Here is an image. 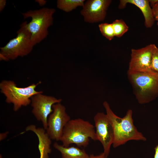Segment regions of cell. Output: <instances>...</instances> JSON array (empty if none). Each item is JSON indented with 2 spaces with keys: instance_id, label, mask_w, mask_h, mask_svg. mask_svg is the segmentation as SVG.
I'll list each match as a JSON object with an SVG mask.
<instances>
[{
  "instance_id": "25",
  "label": "cell",
  "mask_w": 158,
  "mask_h": 158,
  "mask_svg": "<svg viewBox=\"0 0 158 158\" xmlns=\"http://www.w3.org/2000/svg\"><path fill=\"white\" fill-rule=\"evenodd\" d=\"M157 25L158 26V21L157 22Z\"/></svg>"
},
{
  "instance_id": "19",
  "label": "cell",
  "mask_w": 158,
  "mask_h": 158,
  "mask_svg": "<svg viewBox=\"0 0 158 158\" xmlns=\"http://www.w3.org/2000/svg\"><path fill=\"white\" fill-rule=\"evenodd\" d=\"M155 20L158 21V0H150Z\"/></svg>"
},
{
  "instance_id": "17",
  "label": "cell",
  "mask_w": 158,
  "mask_h": 158,
  "mask_svg": "<svg viewBox=\"0 0 158 158\" xmlns=\"http://www.w3.org/2000/svg\"><path fill=\"white\" fill-rule=\"evenodd\" d=\"M98 27L102 35L109 40H112L115 37L114 33L111 23H101Z\"/></svg>"
},
{
  "instance_id": "16",
  "label": "cell",
  "mask_w": 158,
  "mask_h": 158,
  "mask_svg": "<svg viewBox=\"0 0 158 158\" xmlns=\"http://www.w3.org/2000/svg\"><path fill=\"white\" fill-rule=\"evenodd\" d=\"M115 37H120L128 30V27L122 19H116L111 23Z\"/></svg>"
},
{
  "instance_id": "12",
  "label": "cell",
  "mask_w": 158,
  "mask_h": 158,
  "mask_svg": "<svg viewBox=\"0 0 158 158\" xmlns=\"http://www.w3.org/2000/svg\"><path fill=\"white\" fill-rule=\"evenodd\" d=\"M26 131H31L37 135L38 140V149L40 153V158H49L51 152V139L46 130L43 128H37L34 125H30L26 127Z\"/></svg>"
},
{
  "instance_id": "24",
  "label": "cell",
  "mask_w": 158,
  "mask_h": 158,
  "mask_svg": "<svg viewBox=\"0 0 158 158\" xmlns=\"http://www.w3.org/2000/svg\"><path fill=\"white\" fill-rule=\"evenodd\" d=\"M155 153L154 158H158V145L155 148Z\"/></svg>"
},
{
  "instance_id": "7",
  "label": "cell",
  "mask_w": 158,
  "mask_h": 158,
  "mask_svg": "<svg viewBox=\"0 0 158 158\" xmlns=\"http://www.w3.org/2000/svg\"><path fill=\"white\" fill-rule=\"evenodd\" d=\"M47 120L46 133L51 140L60 141L64 127L71 119L65 107L61 103L54 104Z\"/></svg>"
},
{
  "instance_id": "14",
  "label": "cell",
  "mask_w": 158,
  "mask_h": 158,
  "mask_svg": "<svg viewBox=\"0 0 158 158\" xmlns=\"http://www.w3.org/2000/svg\"><path fill=\"white\" fill-rule=\"evenodd\" d=\"M54 148L61 154V158H90L84 149L74 146L65 147L56 142L53 144Z\"/></svg>"
},
{
  "instance_id": "13",
  "label": "cell",
  "mask_w": 158,
  "mask_h": 158,
  "mask_svg": "<svg viewBox=\"0 0 158 158\" xmlns=\"http://www.w3.org/2000/svg\"><path fill=\"white\" fill-rule=\"evenodd\" d=\"M128 3L135 5L140 9L144 18V24L146 27L149 28L152 27L155 20L149 0H121L118 8L121 9L124 8Z\"/></svg>"
},
{
  "instance_id": "11",
  "label": "cell",
  "mask_w": 158,
  "mask_h": 158,
  "mask_svg": "<svg viewBox=\"0 0 158 158\" xmlns=\"http://www.w3.org/2000/svg\"><path fill=\"white\" fill-rule=\"evenodd\" d=\"M111 0H88L85 3L80 13L85 21L94 23L103 21Z\"/></svg>"
},
{
  "instance_id": "1",
  "label": "cell",
  "mask_w": 158,
  "mask_h": 158,
  "mask_svg": "<svg viewBox=\"0 0 158 158\" xmlns=\"http://www.w3.org/2000/svg\"><path fill=\"white\" fill-rule=\"evenodd\" d=\"M103 104L112 125L114 136L112 144L114 148L124 144L130 140H146V138L138 130L134 124L131 109L128 110L125 115L121 118L113 112L107 102H104Z\"/></svg>"
},
{
  "instance_id": "22",
  "label": "cell",
  "mask_w": 158,
  "mask_h": 158,
  "mask_svg": "<svg viewBox=\"0 0 158 158\" xmlns=\"http://www.w3.org/2000/svg\"><path fill=\"white\" fill-rule=\"evenodd\" d=\"M8 134V132L1 133L0 134V140L1 141L5 139L6 137Z\"/></svg>"
},
{
  "instance_id": "9",
  "label": "cell",
  "mask_w": 158,
  "mask_h": 158,
  "mask_svg": "<svg viewBox=\"0 0 158 158\" xmlns=\"http://www.w3.org/2000/svg\"><path fill=\"white\" fill-rule=\"evenodd\" d=\"M95 128L97 140L101 143L103 153L108 157L114 140V132L111 123L106 114L97 112L94 117Z\"/></svg>"
},
{
  "instance_id": "2",
  "label": "cell",
  "mask_w": 158,
  "mask_h": 158,
  "mask_svg": "<svg viewBox=\"0 0 158 158\" xmlns=\"http://www.w3.org/2000/svg\"><path fill=\"white\" fill-rule=\"evenodd\" d=\"M127 77L139 104L149 103L158 97V73L127 71Z\"/></svg>"
},
{
  "instance_id": "18",
  "label": "cell",
  "mask_w": 158,
  "mask_h": 158,
  "mask_svg": "<svg viewBox=\"0 0 158 158\" xmlns=\"http://www.w3.org/2000/svg\"><path fill=\"white\" fill-rule=\"evenodd\" d=\"M151 68L153 71L158 73V48L155 44L152 53Z\"/></svg>"
},
{
  "instance_id": "23",
  "label": "cell",
  "mask_w": 158,
  "mask_h": 158,
  "mask_svg": "<svg viewBox=\"0 0 158 158\" xmlns=\"http://www.w3.org/2000/svg\"><path fill=\"white\" fill-rule=\"evenodd\" d=\"M36 1L41 6L44 5L46 2V1L44 0H36Z\"/></svg>"
},
{
  "instance_id": "21",
  "label": "cell",
  "mask_w": 158,
  "mask_h": 158,
  "mask_svg": "<svg viewBox=\"0 0 158 158\" xmlns=\"http://www.w3.org/2000/svg\"><path fill=\"white\" fill-rule=\"evenodd\" d=\"M6 3V1L5 0H0V11H1L5 7Z\"/></svg>"
},
{
  "instance_id": "3",
  "label": "cell",
  "mask_w": 158,
  "mask_h": 158,
  "mask_svg": "<svg viewBox=\"0 0 158 158\" xmlns=\"http://www.w3.org/2000/svg\"><path fill=\"white\" fill-rule=\"evenodd\" d=\"M90 139L97 140L95 126L81 118L71 119L64 128L60 140L62 145L69 147L75 144L78 147H86Z\"/></svg>"
},
{
  "instance_id": "8",
  "label": "cell",
  "mask_w": 158,
  "mask_h": 158,
  "mask_svg": "<svg viewBox=\"0 0 158 158\" xmlns=\"http://www.w3.org/2000/svg\"><path fill=\"white\" fill-rule=\"evenodd\" d=\"M39 93L31 98L32 113L36 119L42 123L43 128L46 130L47 127V120L49 115L52 112L53 106L61 103L62 100L51 96Z\"/></svg>"
},
{
  "instance_id": "15",
  "label": "cell",
  "mask_w": 158,
  "mask_h": 158,
  "mask_svg": "<svg viewBox=\"0 0 158 158\" xmlns=\"http://www.w3.org/2000/svg\"><path fill=\"white\" fill-rule=\"evenodd\" d=\"M85 0H58L57 7L66 12H69L78 6H83Z\"/></svg>"
},
{
  "instance_id": "5",
  "label": "cell",
  "mask_w": 158,
  "mask_h": 158,
  "mask_svg": "<svg viewBox=\"0 0 158 158\" xmlns=\"http://www.w3.org/2000/svg\"><path fill=\"white\" fill-rule=\"evenodd\" d=\"M41 83L40 81L25 87H17L13 81L4 80L0 83V91L6 97V102L13 104V110L16 111L22 107L30 104L31 98L34 95L43 92L35 90L37 86Z\"/></svg>"
},
{
  "instance_id": "6",
  "label": "cell",
  "mask_w": 158,
  "mask_h": 158,
  "mask_svg": "<svg viewBox=\"0 0 158 158\" xmlns=\"http://www.w3.org/2000/svg\"><path fill=\"white\" fill-rule=\"evenodd\" d=\"M27 23H23L17 32L16 37L0 48L1 61L13 60L19 56H26L32 51L35 45L31 40V34L26 28Z\"/></svg>"
},
{
  "instance_id": "20",
  "label": "cell",
  "mask_w": 158,
  "mask_h": 158,
  "mask_svg": "<svg viewBox=\"0 0 158 158\" xmlns=\"http://www.w3.org/2000/svg\"><path fill=\"white\" fill-rule=\"evenodd\" d=\"M90 158H109L107 157L103 152L97 155L92 154L90 155Z\"/></svg>"
},
{
  "instance_id": "10",
  "label": "cell",
  "mask_w": 158,
  "mask_h": 158,
  "mask_svg": "<svg viewBox=\"0 0 158 158\" xmlns=\"http://www.w3.org/2000/svg\"><path fill=\"white\" fill-rule=\"evenodd\" d=\"M154 44L138 49H132L128 71L145 72L153 71L151 62Z\"/></svg>"
},
{
  "instance_id": "4",
  "label": "cell",
  "mask_w": 158,
  "mask_h": 158,
  "mask_svg": "<svg viewBox=\"0 0 158 158\" xmlns=\"http://www.w3.org/2000/svg\"><path fill=\"white\" fill-rule=\"evenodd\" d=\"M55 11L54 8H44L22 13L24 19L32 18L31 21L26 24V27L31 34V40L35 45L47 37V29L53 24V15Z\"/></svg>"
}]
</instances>
